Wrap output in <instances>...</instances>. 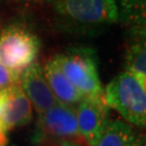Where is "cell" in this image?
Wrapping results in <instances>:
<instances>
[{
	"label": "cell",
	"mask_w": 146,
	"mask_h": 146,
	"mask_svg": "<svg viewBox=\"0 0 146 146\" xmlns=\"http://www.w3.org/2000/svg\"><path fill=\"white\" fill-rule=\"evenodd\" d=\"M55 26L70 35H98L119 21L115 0H48Z\"/></svg>",
	"instance_id": "cell-1"
},
{
	"label": "cell",
	"mask_w": 146,
	"mask_h": 146,
	"mask_svg": "<svg viewBox=\"0 0 146 146\" xmlns=\"http://www.w3.org/2000/svg\"><path fill=\"white\" fill-rule=\"evenodd\" d=\"M105 104L119 113L128 122L139 127L146 125V84L134 75L122 72L103 91Z\"/></svg>",
	"instance_id": "cell-2"
},
{
	"label": "cell",
	"mask_w": 146,
	"mask_h": 146,
	"mask_svg": "<svg viewBox=\"0 0 146 146\" xmlns=\"http://www.w3.org/2000/svg\"><path fill=\"white\" fill-rule=\"evenodd\" d=\"M63 74L84 98H103L96 55L90 48H70L54 56Z\"/></svg>",
	"instance_id": "cell-3"
},
{
	"label": "cell",
	"mask_w": 146,
	"mask_h": 146,
	"mask_svg": "<svg viewBox=\"0 0 146 146\" xmlns=\"http://www.w3.org/2000/svg\"><path fill=\"white\" fill-rule=\"evenodd\" d=\"M40 40L34 31L22 24H11L0 33V63L14 73L36 62Z\"/></svg>",
	"instance_id": "cell-4"
},
{
	"label": "cell",
	"mask_w": 146,
	"mask_h": 146,
	"mask_svg": "<svg viewBox=\"0 0 146 146\" xmlns=\"http://www.w3.org/2000/svg\"><path fill=\"white\" fill-rule=\"evenodd\" d=\"M36 137L61 141L69 146L87 145L79 132L75 107L60 103L38 115Z\"/></svg>",
	"instance_id": "cell-5"
},
{
	"label": "cell",
	"mask_w": 146,
	"mask_h": 146,
	"mask_svg": "<svg viewBox=\"0 0 146 146\" xmlns=\"http://www.w3.org/2000/svg\"><path fill=\"white\" fill-rule=\"evenodd\" d=\"M108 106L103 98H84L75 106L80 134L87 146H92L110 122Z\"/></svg>",
	"instance_id": "cell-6"
},
{
	"label": "cell",
	"mask_w": 146,
	"mask_h": 146,
	"mask_svg": "<svg viewBox=\"0 0 146 146\" xmlns=\"http://www.w3.org/2000/svg\"><path fill=\"white\" fill-rule=\"evenodd\" d=\"M0 129L5 132L29 123L33 106L19 84L0 90Z\"/></svg>",
	"instance_id": "cell-7"
},
{
	"label": "cell",
	"mask_w": 146,
	"mask_h": 146,
	"mask_svg": "<svg viewBox=\"0 0 146 146\" xmlns=\"http://www.w3.org/2000/svg\"><path fill=\"white\" fill-rule=\"evenodd\" d=\"M19 84L38 115L58 103L48 84L41 65L38 62H34L20 73Z\"/></svg>",
	"instance_id": "cell-8"
},
{
	"label": "cell",
	"mask_w": 146,
	"mask_h": 146,
	"mask_svg": "<svg viewBox=\"0 0 146 146\" xmlns=\"http://www.w3.org/2000/svg\"><path fill=\"white\" fill-rule=\"evenodd\" d=\"M42 69L48 84L58 103L75 107L84 98L63 74L54 58L48 61Z\"/></svg>",
	"instance_id": "cell-9"
},
{
	"label": "cell",
	"mask_w": 146,
	"mask_h": 146,
	"mask_svg": "<svg viewBox=\"0 0 146 146\" xmlns=\"http://www.w3.org/2000/svg\"><path fill=\"white\" fill-rule=\"evenodd\" d=\"M131 42L125 51V69L146 84L145 29H132Z\"/></svg>",
	"instance_id": "cell-10"
},
{
	"label": "cell",
	"mask_w": 146,
	"mask_h": 146,
	"mask_svg": "<svg viewBox=\"0 0 146 146\" xmlns=\"http://www.w3.org/2000/svg\"><path fill=\"white\" fill-rule=\"evenodd\" d=\"M141 137L125 121L110 120L92 146H137Z\"/></svg>",
	"instance_id": "cell-11"
},
{
	"label": "cell",
	"mask_w": 146,
	"mask_h": 146,
	"mask_svg": "<svg viewBox=\"0 0 146 146\" xmlns=\"http://www.w3.org/2000/svg\"><path fill=\"white\" fill-rule=\"evenodd\" d=\"M119 21L131 29H145L146 0H115Z\"/></svg>",
	"instance_id": "cell-12"
},
{
	"label": "cell",
	"mask_w": 146,
	"mask_h": 146,
	"mask_svg": "<svg viewBox=\"0 0 146 146\" xmlns=\"http://www.w3.org/2000/svg\"><path fill=\"white\" fill-rule=\"evenodd\" d=\"M19 74L14 73L0 63V90L19 84Z\"/></svg>",
	"instance_id": "cell-13"
},
{
	"label": "cell",
	"mask_w": 146,
	"mask_h": 146,
	"mask_svg": "<svg viewBox=\"0 0 146 146\" xmlns=\"http://www.w3.org/2000/svg\"><path fill=\"white\" fill-rule=\"evenodd\" d=\"M8 144V136H7V132L2 131L0 129V146H7Z\"/></svg>",
	"instance_id": "cell-14"
},
{
	"label": "cell",
	"mask_w": 146,
	"mask_h": 146,
	"mask_svg": "<svg viewBox=\"0 0 146 146\" xmlns=\"http://www.w3.org/2000/svg\"><path fill=\"white\" fill-rule=\"evenodd\" d=\"M137 146H146V143H145V139H144V136H142L141 140H140V143H139V145Z\"/></svg>",
	"instance_id": "cell-15"
},
{
	"label": "cell",
	"mask_w": 146,
	"mask_h": 146,
	"mask_svg": "<svg viewBox=\"0 0 146 146\" xmlns=\"http://www.w3.org/2000/svg\"><path fill=\"white\" fill-rule=\"evenodd\" d=\"M15 1H35V0H15Z\"/></svg>",
	"instance_id": "cell-16"
},
{
	"label": "cell",
	"mask_w": 146,
	"mask_h": 146,
	"mask_svg": "<svg viewBox=\"0 0 146 146\" xmlns=\"http://www.w3.org/2000/svg\"><path fill=\"white\" fill-rule=\"evenodd\" d=\"M63 146H69V145H67V144H63Z\"/></svg>",
	"instance_id": "cell-17"
},
{
	"label": "cell",
	"mask_w": 146,
	"mask_h": 146,
	"mask_svg": "<svg viewBox=\"0 0 146 146\" xmlns=\"http://www.w3.org/2000/svg\"><path fill=\"white\" fill-rule=\"evenodd\" d=\"M0 107H1V100H0ZM3 131V130H2Z\"/></svg>",
	"instance_id": "cell-18"
}]
</instances>
